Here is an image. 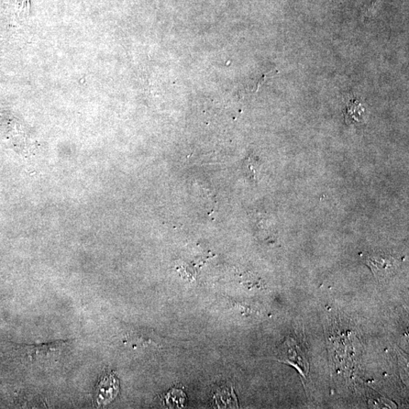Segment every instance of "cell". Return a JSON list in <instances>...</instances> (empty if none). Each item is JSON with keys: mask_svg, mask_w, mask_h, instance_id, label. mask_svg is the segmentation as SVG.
<instances>
[{"mask_svg": "<svg viewBox=\"0 0 409 409\" xmlns=\"http://www.w3.org/2000/svg\"><path fill=\"white\" fill-rule=\"evenodd\" d=\"M72 340H57L45 344H19L18 349L24 357L32 364L38 366L56 361L61 355L64 349L71 344Z\"/></svg>", "mask_w": 409, "mask_h": 409, "instance_id": "6da1fadb", "label": "cell"}, {"mask_svg": "<svg viewBox=\"0 0 409 409\" xmlns=\"http://www.w3.org/2000/svg\"><path fill=\"white\" fill-rule=\"evenodd\" d=\"M364 262L375 278L383 280L391 277L400 267V261L383 252H374L364 256Z\"/></svg>", "mask_w": 409, "mask_h": 409, "instance_id": "7a4b0ae2", "label": "cell"}, {"mask_svg": "<svg viewBox=\"0 0 409 409\" xmlns=\"http://www.w3.org/2000/svg\"><path fill=\"white\" fill-rule=\"evenodd\" d=\"M120 384L113 371H104L99 378L94 391V400L97 406H106L117 397Z\"/></svg>", "mask_w": 409, "mask_h": 409, "instance_id": "3957f363", "label": "cell"}, {"mask_svg": "<svg viewBox=\"0 0 409 409\" xmlns=\"http://www.w3.org/2000/svg\"><path fill=\"white\" fill-rule=\"evenodd\" d=\"M279 360L292 364L303 375H306L309 364L300 347L292 339H287L279 352Z\"/></svg>", "mask_w": 409, "mask_h": 409, "instance_id": "277c9868", "label": "cell"}, {"mask_svg": "<svg viewBox=\"0 0 409 409\" xmlns=\"http://www.w3.org/2000/svg\"><path fill=\"white\" fill-rule=\"evenodd\" d=\"M185 396L182 391L174 390L168 396V404L172 407L180 408L184 405Z\"/></svg>", "mask_w": 409, "mask_h": 409, "instance_id": "5b68a950", "label": "cell"}, {"mask_svg": "<svg viewBox=\"0 0 409 409\" xmlns=\"http://www.w3.org/2000/svg\"><path fill=\"white\" fill-rule=\"evenodd\" d=\"M362 105L359 101H356V99H352L349 101L347 106V113L349 117H351L352 120L359 121L360 116L357 114V110L362 108Z\"/></svg>", "mask_w": 409, "mask_h": 409, "instance_id": "8992f818", "label": "cell"}]
</instances>
